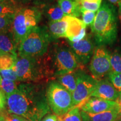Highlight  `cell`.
Here are the masks:
<instances>
[{
  "instance_id": "cell-35",
  "label": "cell",
  "mask_w": 121,
  "mask_h": 121,
  "mask_svg": "<svg viewBox=\"0 0 121 121\" xmlns=\"http://www.w3.org/2000/svg\"><path fill=\"white\" fill-rule=\"evenodd\" d=\"M118 16H119V21H120L121 27V1L119 2L118 4Z\"/></svg>"
},
{
  "instance_id": "cell-3",
  "label": "cell",
  "mask_w": 121,
  "mask_h": 121,
  "mask_svg": "<svg viewBox=\"0 0 121 121\" xmlns=\"http://www.w3.org/2000/svg\"><path fill=\"white\" fill-rule=\"evenodd\" d=\"M51 37L46 29L35 26L31 29L18 47L19 57H39L47 51Z\"/></svg>"
},
{
  "instance_id": "cell-19",
  "label": "cell",
  "mask_w": 121,
  "mask_h": 121,
  "mask_svg": "<svg viewBox=\"0 0 121 121\" xmlns=\"http://www.w3.org/2000/svg\"><path fill=\"white\" fill-rule=\"evenodd\" d=\"M44 13L50 22L61 20L66 16L58 4L48 6L45 7Z\"/></svg>"
},
{
  "instance_id": "cell-20",
  "label": "cell",
  "mask_w": 121,
  "mask_h": 121,
  "mask_svg": "<svg viewBox=\"0 0 121 121\" xmlns=\"http://www.w3.org/2000/svg\"><path fill=\"white\" fill-rule=\"evenodd\" d=\"M17 56L10 54L0 55V69H12L15 66Z\"/></svg>"
},
{
  "instance_id": "cell-1",
  "label": "cell",
  "mask_w": 121,
  "mask_h": 121,
  "mask_svg": "<svg viewBox=\"0 0 121 121\" xmlns=\"http://www.w3.org/2000/svg\"><path fill=\"white\" fill-rule=\"evenodd\" d=\"M9 113L21 116L30 121H41L50 112L46 93L38 86L21 84L17 90L6 96Z\"/></svg>"
},
{
  "instance_id": "cell-15",
  "label": "cell",
  "mask_w": 121,
  "mask_h": 121,
  "mask_svg": "<svg viewBox=\"0 0 121 121\" xmlns=\"http://www.w3.org/2000/svg\"><path fill=\"white\" fill-rule=\"evenodd\" d=\"M81 115L83 121H117L121 116L118 109L96 114L81 110Z\"/></svg>"
},
{
  "instance_id": "cell-14",
  "label": "cell",
  "mask_w": 121,
  "mask_h": 121,
  "mask_svg": "<svg viewBox=\"0 0 121 121\" xmlns=\"http://www.w3.org/2000/svg\"><path fill=\"white\" fill-rule=\"evenodd\" d=\"M17 46L11 30L0 33V55L10 54L17 56Z\"/></svg>"
},
{
  "instance_id": "cell-43",
  "label": "cell",
  "mask_w": 121,
  "mask_h": 121,
  "mask_svg": "<svg viewBox=\"0 0 121 121\" xmlns=\"http://www.w3.org/2000/svg\"><path fill=\"white\" fill-rule=\"evenodd\" d=\"M60 121H62L61 119H60Z\"/></svg>"
},
{
  "instance_id": "cell-17",
  "label": "cell",
  "mask_w": 121,
  "mask_h": 121,
  "mask_svg": "<svg viewBox=\"0 0 121 121\" xmlns=\"http://www.w3.org/2000/svg\"><path fill=\"white\" fill-rule=\"evenodd\" d=\"M58 4L66 16L78 17L81 14L79 4L75 0H58Z\"/></svg>"
},
{
  "instance_id": "cell-40",
  "label": "cell",
  "mask_w": 121,
  "mask_h": 121,
  "mask_svg": "<svg viewBox=\"0 0 121 121\" xmlns=\"http://www.w3.org/2000/svg\"><path fill=\"white\" fill-rule=\"evenodd\" d=\"M2 76H1V75H0V85H1V82H2Z\"/></svg>"
},
{
  "instance_id": "cell-8",
  "label": "cell",
  "mask_w": 121,
  "mask_h": 121,
  "mask_svg": "<svg viewBox=\"0 0 121 121\" xmlns=\"http://www.w3.org/2000/svg\"><path fill=\"white\" fill-rule=\"evenodd\" d=\"M89 69L92 78L96 81L102 80L112 72L110 54L103 46L94 49Z\"/></svg>"
},
{
  "instance_id": "cell-29",
  "label": "cell",
  "mask_w": 121,
  "mask_h": 121,
  "mask_svg": "<svg viewBox=\"0 0 121 121\" xmlns=\"http://www.w3.org/2000/svg\"><path fill=\"white\" fill-rule=\"evenodd\" d=\"M0 75L3 78L13 81H19L17 76L13 68L7 69H0Z\"/></svg>"
},
{
  "instance_id": "cell-33",
  "label": "cell",
  "mask_w": 121,
  "mask_h": 121,
  "mask_svg": "<svg viewBox=\"0 0 121 121\" xmlns=\"http://www.w3.org/2000/svg\"><path fill=\"white\" fill-rule=\"evenodd\" d=\"M60 117L55 114H48L43 117L41 121H60Z\"/></svg>"
},
{
  "instance_id": "cell-9",
  "label": "cell",
  "mask_w": 121,
  "mask_h": 121,
  "mask_svg": "<svg viewBox=\"0 0 121 121\" xmlns=\"http://www.w3.org/2000/svg\"><path fill=\"white\" fill-rule=\"evenodd\" d=\"M96 82L97 81L92 76L81 72L78 73L76 87L72 94L73 107H78L90 97Z\"/></svg>"
},
{
  "instance_id": "cell-36",
  "label": "cell",
  "mask_w": 121,
  "mask_h": 121,
  "mask_svg": "<svg viewBox=\"0 0 121 121\" xmlns=\"http://www.w3.org/2000/svg\"><path fill=\"white\" fill-rule=\"evenodd\" d=\"M81 1H87V2H95V3H102V0H80L78 1V2H80Z\"/></svg>"
},
{
  "instance_id": "cell-34",
  "label": "cell",
  "mask_w": 121,
  "mask_h": 121,
  "mask_svg": "<svg viewBox=\"0 0 121 121\" xmlns=\"http://www.w3.org/2000/svg\"><path fill=\"white\" fill-rule=\"evenodd\" d=\"M115 102L117 103L118 108V112L119 114L121 115V93H120L118 98H117V99Z\"/></svg>"
},
{
  "instance_id": "cell-4",
  "label": "cell",
  "mask_w": 121,
  "mask_h": 121,
  "mask_svg": "<svg viewBox=\"0 0 121 121\" xmlns=\"http://www.w3.org/2000/svg\"><path fill=\"white\" fill-rule=\"evenodd\" d=\"M40 17V13L37 9H17L13 18L11 31L17 48L29 31L37 26Z\"/></svg>"
},
{
  "instance_id": "cell-26",
  "label": "cell",
  "mask_w": 121,
  "mask_h": 121,
  "mask_svg": "<svg viewBox=\"0 0 121 121\" xmlns=\"http://www.w3.org/2000/svg\"><path fill=\"white\" fill-rule=\"evenodd\" d=\"M81 10H87L93 12H97L100 9L101 6V3L90 2L87 1H81L78 2Z\"/></svg>"
},
{
  "instance_id": "cell-24",
  "label": "cell",
  "mask_w": 121,
  "mask_h": 121,
  "mask_svg": "<svg viewBox=\"0 0 121 121\" xmlns=\"http://www.w3.org/2000/svg\"><path fill=\"white\" fill-rule=\"evenodd\" d=\"M14 16H0V33L11 30Z\"/></svg>"
},
{
  "instance_id": "cell-6",
  "label": "cell",
  "mask_w": 121,
  "mask_h": 121,
  "mask_svg": "<svg viewBox=\"0 0 121 121\" xmlns=\"http://www.w3.org/2000/svg\"><path fill=\"white\" fill-rule=\"evenodd\" d=\"M19 81H35L43 78L45 72L41 60L39 57H19L13 66Z\"/></svg>"
},
{
  "instance_id": "cell-10",
  "label": "cell",
  "mask_w": 121,
  "mask_h": 121,
  "mask_svg": "<svg viewBox=\"0 0 121 121\" xmlns=\"http://www.w3.org/2000/svg\"><path fill=\"white\" fill-rule=\"evenodd\" d=\"M78 108L85 112L99 113L118 109L117 103L115 101L107 100L100 98L90 97L81 104Z\"/></svg>"
},
{
  "instance_id": "cell-7",
  "label": "cell",
  "mask_w": 121,
  "mask_h": 121,
  "mask_svg": "<svg viewBox=\"0 0 121 121\" xmlns=\"http://www.w3.org/2000/svg\"><path fill=\"white\" fill-rule=\"evenodd\" d=\"M53 62L57 75L75 71L80 64L71 49L66 47H56L53 51Z\"/></svg>"
},
{
  "instance_id": "cell-21",
  "label": "cell",
  "mask_w": 121,
  "mask_h": 121,
  "mask_svg": "<svg viewBox=\"0 0 121 121\" xmlns=\"http://www.w3.org/2000/svg\"><path fill=\"white\" fill-rule=\"evenodd\" d=\"M110 65L112 72L121 73V53L117 51L110 54Z\"/></svg>"
},
{
  "instance_id": "cell-28",
  "label": "cell",
  "mask_w": 121,
  "mask_h": 121,
  "mask_svg": "<svg viewBox=\"0 0 121 121\" xmlns=\"http://www.w3.org/2000/svg\"><path fill=\"white\" fill-rule=\"evenodd\" d=\"M108 80L119 93H121V73L111 72L108 75Z\"/></svg>"
},
{
  "instance_id": "cell-11",
  "label": "cell",
  "mask_w": 121,
  "mask_h": 121,
  "mask_svg": "<svg viewBox=\"0 0 121 121\" xmlns=\"http://www.w3.org/2000/svg\"><path fill=\"white\" fill-rule=\"evenodd\" d=\"M69 45L80 64L85 65L89 62L94 51V45L90 37L86 36L78 42H70Z\"/></svg>"
},
{
  "instance_id": "cell-41",
  "label": "cell",
  "mask_w": 121,
  "mask_h": 121,
  "mask_svg": "<svg viewBox=\"0 0 121 121\" xmlns=\"http://www.w3.org/2000/svg\"><path fill=\"white\" fill-rule=\"evenodd\" d=\"M30 121L28 120V119H27L26 118H23V121Z\"/></svg>"
},
{
  "instance_id": "cell-25",
  "label": "cell",
  "mask_w": 121,
  "mask_h": 121,
  "mask_svg": "<svg viewBox=\"0 0 121 121\" xmlns=\"http://www.w3.org/2000/svg\"><path fill=\"white\" fill-rule=\"evenodd\" d=\"M16 10L17 9L10 3L0 4V16H14Z\"/></svg>"
},
{
  "instance_id": "cell-22",
  "label": "cell",
  "mask_w": 121,
  "mask_h": 121,
  "mask_svg": "<svg viewBox=\"0 0 121 121\" xmlns=\"http://www.w3.org/2000/svg\"><path fill=\"white\" fill-rule=\"evenodd\" d=\"M80 109L75 107L69 110L64 116L60 117L62 121H82Z\"/></svg>"
},
{
  "instance_id": "cell-12",
  "label": "cell",
  "mask_w": 121,
  "mask_h": 121,
  "mask_svg": "<svg viewBox=\"0 0 121 121\" xmlns=\"http://www.w3.org/2000/svg\"><path fill=\"white\" fill-rule=\"evenodd\" d=\"M67 28L66 38L70 42L75 43L84 39L86 36V25L82 20L73 16H66Z\"/></svg>"
},
{
  "instance_id": "cell-27",
  "label": "cell",
  "mask_w": 121,
  "mask_h": 121,
  "mask_svg": "<svg viewBox=\"0 0 121 121\" xmlns=\"http://www.w3.org/2000/svg\"><path fill=\"white\" fill-rule=\"evenodd\" d=\"M82 22L86 26H91L96 16V13L87 10H81Z\"/></svg>"
},
{
  "instance_id": "cell-32",
  "label": "cell",
  "mask_w": 121,
  "mask_h": 121,
  "mask_svg": "<svg viewBox=\"0 0 121 121\" xmlns=\"http://www.w3.org/2000/svg\"><path fill=\"white\" fill-rule=\"evenodd\" d=\"M6 104V96L0 89V113L5 107Z\"/></svg>"
},
{
  "instance_id": "cell-38",
  "label": "cell",
  "mask_w": 121,
  "mask_h": 121,
  "mask_svg": "<svg viewBox=\"0 0 121 121\" xmlns=\"http://www.w3.org/2000/svg\"><path fill=\"white\" fill-rule=\"evenodd\" d=\"M0 121H6L5 118V116L4 113L0 114Z\"/></svg>"
},
{
  "instance_id": "cell-13",
  "label": "cell",
  "mask_w": 121,
  "mask_h": 121,
  "mask_svg": "<svg viewBox=\"0 0 121 121\" xmlns=\"http://www.w3.org/2000/svg\"><path fill=\"white\" fill-rule=\"evenodd\" d=\"M120 93L108 79L97 81L96 86L90 97L100 98L107 100L116 101Z\"/></svg>"
},
{
  "instance_id": "cell-42",
  "label": "cell",
  "mask_w": 121,
  "mask_h": 121,
  "mask_svg": "<svg viewBox=\"0 0 121 121\" xmlns=\"http://www.w3.org/2000/svg\"><path fill=\"white\" fill-rule=\"evenodd\" d=\"M117 121H121V117L119 118L118 119V120H117Z\"/></svg>"
},
{
  "instance_id": "cell-5",
  "label": "cell",
  "mask_w": 121,
  "mask_h": 121,
  "mask_svg": "<svg viewBox=\"0 0 121 121\" xmlns=\"http://www.w3.org/2000/svg\"><path fill=\"white\" fill-rule=\"evenodd\" d=\"M45 93L50 108L59 117L64 116L73 107L72 94L59 82H50Z\"/></svg>"
},
{
  "instance_id": "cell-18",
  "label": "cell",
  "mask_w": 121,
  "mask_h": 121,
  "mask_svg": "<svg viewBox=\"0 0 121 121\" xmlns=\"http://www.w3.org/2000/svg\"><path fill=\"white\" fill-rule=\"evenodd\" d=\"M77 76L78 73L75 71L60 75L58 78V82L65 89L72 94L76 87Z\"/></svg>"
},
{
  "instance_id": "cell-16",
  "label": "cell",
  "mask_w": 121,
  "mask_h": 121,
  "mask_svg": "<svg viewBox=\"0 0 121 121\" xmlns=\"http://www.w3.org/2000/svg\"><path fill=\"white\" fill-rule=\"evenodd\" d=\"M67 21L66 16L62 20L57 22H50L48 25V32L51 38H66V30L67 28Z\"/></svg>"
},
{
  "instance_id": "cell-23",
  "label": "cell",
  "mask_w": 121,
  "mask_h": 121,
  "mask_svg": "<svg viewBox=\"0 0 121 121\" xmlns=\"http://www.w3.org/2000/svg\"><path fill=\"white\" fill-rule=\"evenodd\" d=\"M0 89L7 96V95L13 93L15 90H17V86L15 81L2 78L0 85Z\"/></svg>"
},
{
  "instance_id": "cell-30",
  "label": "cell",
  "mask_w": 121,
  "mask_h": 121,
  "mask_svg": "<svg viewBox=\"0 0 121 121\" xmlns=\"http://www.w3.org/2000/svg\"><path fill=\"white\" fill-rule=\"evenodd\" d=\"M53 0H21L24 4H33L37 5L48 4V3L52 2Z\"/></svg>"
},
{
  "instance_id": "cell-37",
  "label": "cell",
  "mask_w": 121,
  "mask_h": 121,
  "mask_svg": "<svg viewBox=\"0 0 121 121\" xmlns=\"http://www.w3.org/2000/svg\"><path fill=\"white\" fill-rule=\"evenodd\" d=\"M109 2L111 3L112 4H114V5L118 6V4L119 3V2L121 1V0H108Z\"/></svg>"
},
{
  "instance_id": "cell-2",
  "label": "cell",
  "mask_w": 121,
  "mask_h": 121,
  "mask_svg": "<svg viewBox=\"0 0 121 121\" xmlns=\"http://www.w3.org/2000/svg\"><path fill=\"white\" fill-rule=\"evenodd\" d=\"M91 28L95 42L99 46L114 43L118 35V18L114 4L103 3Z\"/></svg>"
},
{
  "instance_id": "cell-31",
  "label": "cell",
  "mask_w": 121,
  "mask_h": 121,
  "mask_svg": "<svg viewBox=\"0 0 121 121\" xmlns=\"http://www.w3.org/2000/svg\"><path fill=\"white\" fill-rule=\"evenodd\" d=\"M5 118L6 121H22L23 118L21 116H17L15 114H11V113H4Z\"/></svg>"
},
{
  "instance_id": "cell-39",
  "label": "cell",
  "mask_w": 121,
  "mask_h": 121,
  "mask_svg": "<svg viewBox=\"0 0 121 121\" xmlns=\"http://www.w3.org/2000/svg\"><path fill=\"white\" fill-rule=\"evenodd\" d=\"M6 1V0H0V4H2V3L5 2Z\"/></svg>"
}]
</instances>
